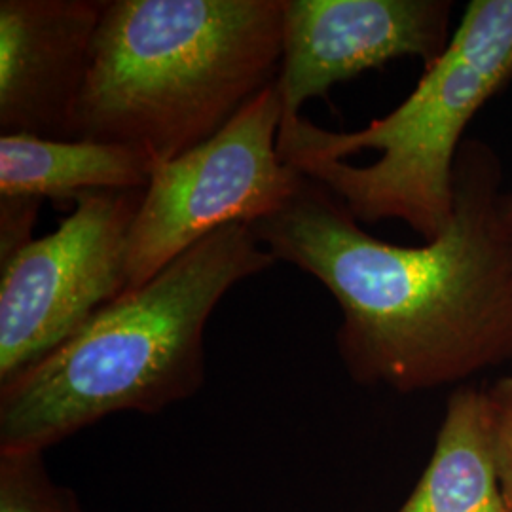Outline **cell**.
<instances>
[{"label": "cell", "instance_id": "obj_8", "mask_svg": "<svg viewBox=\"0 0 512 512\" xmlns=\"http://www.w3.org/2000/svg\"><path fill=\"white\" fill-rule=\"evenodd\" d=\"M105 0L0 2V129L73 141Z\"/></svg>", "mask_w": 512, "mask_h": 512}, {"label": "cell", "instance_id": "obj_11", "mask_svg": "<svg viewBox=\"0 0 512 512\" xmlns=\"http://www.w3.org/2000/svg\"><path fill=\"white\" fill-rule=\"evenodd\" d=\"M0 512H84L48 473L42 452H0Z\"/></svg>", "mask_w": 512, "mask_h": 512}, {"label": "cell", "instance_id": "obj_5", "mask_svg": "<svg viewBox=\"0 0 512 512\" xmlns=\"http://www.w3.org/2000/svg\"><path fill=\"white\" fill-rule=\"evenodd\" d=\"M281 120L274 82L211 139L154 169L129 230L126 293L209 234L251 226L289 202L304 175L279 158Z\"/></svg>", "mask_w": 512, "mask_h": 512}, {"label": "cell", "instance_id": "obj_14", "mask_svg": "<svg viewBox=\"0 0 512 512\" xmlns=\"http://www.w3.org/2000/svg\"><path fill=\"white\" fill-rule=\"evenodd\" d=\"M499 215H501V222L505 226V232L511 239L512 245V192H503L501 200H499Z\"/></svg>", "mask_w": 512, "mask_h": 512}, {"label": "cell", "instance_id": "obj_7", "mask_svg": "<svg viewBox=\"0 0 512 512\" xmlns=\"http://www.w3.org/2000/svg\"><path fill=\"white\" fill-rule=\"evenodd\" d=\"M448 0H283V114L399 57L431 65L452 40Z\"/></svg>", "mask_w": 512, "mask_h": 512}, {"label": "cell", "instance_id": "obj_4", "mask_svg": "<svg viewBox=\"0 0 512 512\" xmlns=\"http://www.w3.org/2000/svg\"><path fill=\"white\" fill-rule=\"evenodd\" d=\"M511 82L512 0H473L446 50L397 109L357 131H330L283 114L277 152L332 192L357 222L401 220L433 241L454 215L465 131Z\"/></svg>", "mask_w": 512, "mask_h": 512}, {"label": "cell", "instance_id": "obj_2", "mask_svg": "<svg viewBox=\"0 0 512 512\" xmlns=\"http://www.w3.org/2000/svg\"><path fill=\"white\" fill-rule=\"evenodd\" d=\"M274 262L247 224L186 249L0 384V452L44 454L110 414H158L194 397L209 317L234 285Z\"/></svg>", "mask_w": 512, "mask_h": 512}, {"label": "cell", "instance_id": "obj_9", "mask_svg": "<svg viewBox=\"0 0 512 512\" xmlns=\"http://www.w3.org/2000/svg\"><path fill=\"white\" fill-rule=\"evenodd\" d=\"M397 512H509L495 471L486 387L465 384L450 393L433 454Z\"/></svg>", "mask_w": 512, "mask_h": 512}, {"label": "cell", "instance_id": "obj_13", "mask_svg": "<svg viewBox=\"0 0 512 512\" xmlns=\"http://www.w3.org/2000/svg\"><path fill=\"white\" fill-rule=\"evenodd\" d=\"M42 200L0 198V264L33 241Z\"/></svg>", "mask_w": 512, "mask_h": 512}, {"label": "cell", "instance_id": "obj_6", "mask_svg": "<svg viewBox=\"0 0 512 512\" xmlns=\"http://www.w3.org/2000/svg\"><path fill=\"white\" fill-rule=\"evenodd\" d=\"M143 190L80 194L59 228L0 266V384L71 338L126 293Z\"/></svg>", "mask_w": 512, "mask_h": 512}, {"label": "cell", "instance_id": "obj_12", "mask_svg": "<svg viewBox=\"0 0 512 512\" xmlns=\"http://www.w3.org/2000/svg\"><path fill=\"white\" fill-rule=\"evenodd\" d=\"M486 391L492 412L495 471L507 509L512 512V374L497 378Z\"/></svg>", "mask_w": 512, "mask_h": 512}, {"label": "cell", "instance_id": "obj_3", "mask_svg": "<svg viewBox=\"0 0 512 512\" xmlns=\"http://www.w3.org/2000/svg\"><path fill=\"white\" fill-rule=\"evenodd\" d=\"M281 61L283 0H109L73 141L171 162L277 82Z\"/></svg>", "mask_w": 512, "mask_h": 512}, {"label": "cell", "instance_id": "obj_10", "mask_svg": "<svg viewBox=\"0 0 512 512\" xmlns=\"http://www.w3.org/2000/svg\"><path fill=\"white\" fill-rule=\"evenodd\" d=\"M158 165L137 148L0 135V198L76 202L93 190H143Z\"/></svg>", "mask_w": 512, "mask_h": 512}, {"label": "cell", "instance_id": "obj_1", "mask_svg": "<svg viewBox=\"0 0 512 512\" xmlns=\"http://www.w3.org/2000/svg\"><path fill=\"white\" fill-rule=\"evenodd\" d=\"M503 165L467 139L456 207L433 241L406 247L368 234L308 179L251 224L275 260L313 275L338 302L336 348L353 382L421 393L459 387L512 361V245L499 215Z\"/></svg>", "mask_w": 512, "mask_h": 512}]
</instances>
